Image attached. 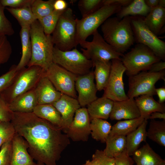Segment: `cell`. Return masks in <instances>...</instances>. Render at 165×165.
<instances>
[{"label":"cell","mask_w":165,"mask_h":165,"mask_svg":"<svg viewBox=\"0 0 165 165\" xmlns=\"http://www.w3.org/2000/svg\"><path fill=\"white\" fill-rule=\"evenodd\" d=\"M16 132L28 145L29 154L37 163L56 165L69 138L60 128L39 118L33 112H13L10 121Z\"/></svg>","instance_id":"1"},{"label":"cell","mask_w":165,"mask_h":165,"mask_svg":"<svg viewBox=\"0 0 165 165\" xmlns=\"http://www.w3.org/2000/svg\"><path fill=\"white\" fill-rule=\"evenodd\" d=\"M101 29L105 41L119 53L123 54L135 42L130 16L109 17Z\"/></svg>","instance_id":"2"},{"label":"cell","mask_w":165,"mask_h":165,"mask_svg":"<svg viewBox=\"0 0 165 165\" xmlns=\"http://www.w3.org/2000/svg\"><path fill=\"white\" fill-rule=\"evenodd\" d=\"M30 34L32 53L27 66H37L46 71L53 62L54 45L51 35L45 34L38 20L31 25Z\"/></svg>","instance_id":"3"},{"label":"cell","mask_w":165,"mask_h":165,"mask_svg":"<svg viewBox=\"0 0 165 165\" xmlns=\"http://www.w3.org/2000/svg\"><path fill=\"white\" fill-rule=\"evenodd\" d=\"M77 19L71 8H68L63 11L52 34L54 46L63 51L76 47Z\"/></svg>","instance_id":"4"},{"label":"cell","mask_w":165,"mask_h":165,"mask_svg":"<svg viewBox=\"0 0 165 165\" xmlns=\"http://www.w3.org/2000/svg\"><path fill=\"white\" fill-rule=\"evenodd\" d=\"M19 71L12 83L0 94L8 105L18 96L35 88L45 71L37 66Z\"/></svg>","instance_id":"5"},{"label":"cell","mask_w":165,"mask_h":165,"mask_svg":"<svg viewBox=\"0 0 165 165\" xmlns=\"http://www.w3.org/2000/svg\"><path fill=\"white\" fill-rule=\"evenodd\" d=\"M120 60L129 77L148 71L153 64L161 60L148 47L139 43L128 53L123 54Z\"/></svg>","instance_id":"6"},{"label":"cell","mask_w":165,"mask_h":165,"mask_svg":"<svg viewBox=\"0 0 165 165\" xmlns=\"http://www.w3.org/2000/svg\"><path fill=\"white\" fill-rule=\"evenodd\" d=\"M122 6L118 4L103 5L91 14L79 20L77 19L76 42L77 45L93 35L98 27L113 15L118 13Z\"/></svg>","instance_id":"7"},{"label":"cell","mask_w":165,"mask_h":165,"mask_svg":"<svg viewBox=\"0 0 165 165\" xmlns=\"http://www.w3.org/2000/svg\"><path fill=\"white\" fill-rule=\"evenodd\" d=\"M53 62L78 76L89 73L93 67L92 61L88 59L76 47L63 51L54 46Z\"/></svg>","instance_id":"8"},{"label":"cell","mask_w":165,"mask_h":165,"mask_svg":"<svg viewBox=\"0 0 165 165\" xmlns=\"http://www.w3.org/2000/svg\"><path fill=\"white\" fill-rule=\"evenodd\" d=\"M135 41L146 46L161 60H165V42L160 39L145 24L144 17L130 16Z\"/></svg>","instance_id":"9"},{"label":"cell","mask_w":165,"mask_h":165,"mask_svg":"<svg viewBox=\"0 0 165 165\" xmlns=\"http://www.w3.org/2000/svg\"><path fill=\"white\" fill-rule=\"evenodd\" d=\"M129 77V98L146 95L153 96L156 94V83L160 79L165 80V70L157 72H141Z\"/></svg>","instance_id":"10"},{"label":"cell","mask_w":165,"mask_h":165,"mask_svg":"<svg viewBox=\"0 0 165 165\" xmlns=\"http://www.w3.org/2000/svg\"><path fill=\"white\" fill-rule=\"evenodd\" d=\"M91 41L86 40L79 44L82 54L92 62L96 61H111L120 59L123 54L117 52L107 42L97 30L93 34Z\"/></svg>","instance_id":"11"},{"label":"cell","mask_w":165,"mask_h":165,"mask_svg":"<svg viewBox=\"0 0 165 165\" xmlns=\"http://www.w3.org/2000/svg\"><path fill=\"white\" fill-rule=\"evenodd\" d=\"M111 62L110 74L105 88L103 97L113 101H123L129 98L126 94L123 82V74L126 69L120 59H113Z\"/></svg>","instance_id":"12"},{"label":"cell","mask_w":165,"mask_h":165,"mask_svg":"<svg viewBox=\"0 0 165 165\" xmlns=\"http://www.w3.org/2000/svg\"><path fill=\"white\" fill-rule=\"evenodd\" d=\"M45 73L57 91L77 99L75 84L78 75L53 62Z\"/></svg>","instance_id":"13"},{"label":"cell","mask_w":165,"mask_h":165,"mask_svg":"<svg viewBox=\"0 0 165 165\" xmlns=\"http://www.w3.org/2000/svg\"><path fill=\"white\" fill-rule=\"evenodd\" d=\"M90 119L87 108L81 107L76 111L66 133L75 141H86L91 133Z\"/></svg>","instance_id":"14"},{"label":"cell","mask_w":165,"mask_h":165,"mask_svg":"<svg viewBox=\"0 0 165 165\" xmlns=\"http://www.w3.org/2000/svg\"><path fill=\"white\" fill-rule=\"evenodd\" d=\"M94 72L78 76L75 82V89L78 93L77 100L82 107H84L97 99V91L94 82Z\"/></svg>","instance_id":"15"},{"label":"cell","mask_w":165,"mask_h":165,"mask_svg":"<svg viewBox=\"0 0 165 165\" xmlns=\"http://www.w3.org/2000/svg\"><path fill=\"white\" fill-rule=\"evenodd\" d=\"M52 104L61 115V130L66 134L76 111L81 107L77 99L63 94L58 100Z\"/></svg>","instance_id":"16"},{"label":"cell","mask_w":165,"mask_h":165,"mask_svg":"<svg viewBox=\"0 0 165 165\" xmlns=\"http://www.w3.org/2000/svg\"><path fill=\"white\" fill-rule=\"evenodd\" d=\"M45 72L34 88L38 105L52 104L58 100L62 94L56 90Z\"/></svg>","instance_id":"17"},{"label":"cell","mask_w":165,"mask_h":165,"mask_svg":"<svg viewBox=\"0 0 165 165\" xmlns=\"http://www.w3.org/2000/svg\"><path fill=\"white\" fill-rule=\"evenodd\" d=\"M141 116L139 111L134 98L114 102L109 116L112 120L131 119Z\"/></svg>","instance_id":"18"},{"label":"cell","mask_w":165,"mask_h":165,"mask_svg":"<svg viewBox=\"0 0 165 165\" xmlns=\"http://www.w3.org/2000/svg\"><path fill=\"white\" fill-rule=\"evenodd\" d=\"M12 153L10 165H37L28 152L25 140L16 132L12 140Z\"/></svg>","instance_id":"19"},{"label":"cell","mask_w":165,"mask_h":165,"mask_svg":"<svg viewBox=\"0 0 165 165\" xmlns=\"http://www.w3.org/2000/svg\"><path fill=\"white\" fill-rule=\"evenodd\" d=\"M38 105L34 88L16 97L8 105L13 112H33Z\"/></svg>","instance_id":"20"},{"label":"cell","mask_w":165,"mask_h":165,"mask_svg":"<svg viewBox=\"0 0 165 165\" xmlns=\"http://www.w3.org/2000/svg\"><path fill=\"white\" fill-rule=\"evenodd\" d=\"M133 159L136 165H165V161L146 143L134 153Z\"/></svg>","instance_id":"21"},{"label":"cell","mask_w":165,"mask_h":165,"mask_svg":"<svg viewBox=\"0 0 165 165\" xmlns=\"http://www.w3.org/2000/svg\"><path fill=\"white\" fill-rule=\"evenodd\" d=\"M114 102L108 98H98L87 106V108L90 120L94 118L107 119L109 117Z\"/></svg>","instance_id":"22"},{"label":"cell","mask_w":165,"mask_h":165,"mask_svg":"<svg viewBox=\"0 0 165 165\" xmlns=\"http://www.w3.org/2000/svg\"><path fill=\"white\" fill-rule=\"evenodd\" d=\"M135 100L141 116L145 119H149L150 115L153 112L165 113L164 104L159 103L153 98V96L141 95L135 97Z\"/></svg>","instance_id":"23"},{"label":"cell","mask_w":165,"mask_h":165,"mask_svg":"<svg viewBox=\"0 0 165 165\" xmlns=\"http://www.w3.org/2000/svg\"><path fill=\"white\" fill-rule=\"evenodd\" d=\"M148 28L157 36L163 32L165 23V8L158 6L150 9L149 13L144 17Z\"/></svg>","instance_id":"24"},{"label":"cell","mask_w":165,"mask_h":165,"mask_svg":"<svg viewBox=\"0 0 165 165\" xmlns=\"http://www.w3.org/2000/svg\"><path fill=\"white\" fill-rule=\"evenodd\" d=\"M147 120L145 119L137 128L126 136V151L130 156L138 149L142 142L146 141Z\"/></svg>","instance_id":"25"},{"label":"cell","mask_w":165,"mask_h":165,"mask_svg":"<svg viewBox=\"0 0 165 165\" xmlns=\"http://www.w3.org/2000/svg\"><path fill=\"white\" fill-rule=\"evenodd\" d=\"M33 112L39 118L48 121L61 129V115L52 104L38 105Z\"/></svg>","instance_id":"26"},{"label":"cell","mask_w":165,"mask_h":165,"mask_svg":"<svg viewBox=\"0 0 165 165\" xmlns=\"http://www.w3.org/2000/svg\"><path fill=\"white\" fill-rule=\"evenodd\" d=\"M30 27H21L20 35L22 45V56L16 65V69L20 71L27 66L30 60L32 53L30 34Z\"/></svg>","instance_id":"27"},{"label":"cell","mask_w":165,"mask_h":165,"mask_svg":"<svg viewBox=\"0 0 165 165\" xmlns=\"http://www.w3.org/2000/svg\"><path fill=\"white\" fill-rule=\"evenodd\" d=\"M94 72L97 90H104L108 82L111 66V61H96L93 62Z\"/></svg>","instance_id":"28"},{"label":"cell","mask_w":165,"mask_h":165,"mask_svg":"<svg viewBox=\"0 0 165 165\" xmlns=\"http://www.w3.org/2000/svg\"><path fill=\"white\" fill-rule=\"evenodd\" d=\"M150 8L144 0H134L128 5L122 7L116 13L117 17L122 19L127 16H140L145 17L149 13Z\"/></svg>","instance_id":"29"},{"label":"cell","mask_w":165,"mask_h":165,"mask_svg":"<svg viewBox=\"0 0 165 165\" xmlns=\"http://www.w3.org/2000/svg\"><path fill=\"white\" fill-rule=\"evenodd\" d=\"M105 143L106 146L103 152L107 156L114 158L126 151L125 136L109 135Z\"/></svg>","instance_id":"30"},{"label":"cell","mask_w":165,"mask_h":165,"mask_svg":"<svg viewBox=\"0 0 165 165\" xmlns=\"http://www.w3.org/2000/svg\"><path fill=\"white\" fill-rule=\"evenodd\" d=\"M112 128L111 124L105 120L94 118L90 121V134L97 141L105 143Z\"/></svg>","instance_id":"31"},{"label":"cell","mask_w":165,"mask_h":165,"mask_svg":"<svg viewBox=\"0 0 165 165\" xmlns=\"http://www.w3.org/2000/svg\"><path fill=\"white\" fill-rule=\"evenodd\" d=\"M145 119L140 116L136 119L119 121L112 126L109 135L126 136L137 128Z\"/></svg>","instance_id":"32"},{"label":"cell","mask_w":165,"mask_h":165,"mask_svg":"<svg viewBox=\"0 0 165 165\" xmlns=\"http://www.w3.org/2000/svg\"><path fill=\"white\" fill-rule=\"evenodd\" d=\"M147 131V137L159 145L165 146V120L151 119Z\"/></svg>","instance_id":"33"},{"label":"cell","mask_w":165,"mask_h":165,"mask_svg":"<svg viewBox=\"0 0 165 165\" xmlns=\"http://www.w3.org/2000/svg\"><path fill=\"white\" fill-rule=\"evenodd\" d=\"M18 21L21 27H30L36 20L31 8V7H26L20 8H6Z\"/></svg>","instance_id":"34"},{"label":"cell","mask_w":165,"mask_h":165,"mask_svg":"<svg viewBox=\"0 0 165 165\" xmlns=\"http://www.w3.org/2000/svg\"><path fill=\"white\" fill-rule=\"evenodd\" d=\"M55 1L34 0L31 8L37 20L46 16L53 12L54 10L53 4Z\"/></svg>","instance_id":"35"},{"label":"cell","mask_w":165,"mask_h":165,"mask_svg":"<svg viewBox=\"0 0 165 165\" xmlns=\"http://www.w3.org/2000/svg\"><path fill=\"white\" fill-rule=\"evenodd\" d=\"M64 11L54 10L48 15L38 20L42 25L45 34L47 35L52 34L60 16Z\"/></svg>","instance_id":"36"},{"label":"cell","mask_w":165,"mask_h":165,"mask_svg":"<svg viewBox=\"0 0 165 165\" xmlns=\"http://www.w3.org/2000/svg\"><path fill=\"white\" fill-rule=\"evenodd\" d=\"M103 6L102 0H80L78 4L82 18L93 13Z\"/></svg>","instance_id":"37"},{"label":"cell","mask_w":165,"mask_h":165,"mask_svg":"<svg viewBox=\"0 0 165 165\" xmlns=\"http://www.w3.org/2000/svg\"><path fill=\"white\" fill-rule=\"evenodd\" d=\"M16 133L10 122L0 121V149L4 143L12 140Z\"/></svg>","instance_id":"38"},{"label":"cell","mask_w":165,"mask_h":165,"mask_svg":"<svg viewBox=\"0 0 165 165\" xmlns=\"http://www.w3.org/2000/svg\"><path fill=\"white\" fill-rule=\"evenodd\" d=\"M12 51L11 45L7 36L0 35V67L9 61Z\"/></svg>","instance_id":"39"},{"label":"cell","mask_w":165,"mask_h":165,"mask_svg":"<svg viewBox=\"0 0 165 165\" xmlns=\"http://www.w3.org/2000/svg\"><path fill=\"white\" fill-rule=\"evenodd\" d=\"M5 8L0 2V35L11 36L15 32L11 23L5 14Z\"/></svg>","instance_id":"40"},{"label":"cell","mask_w":165,"mask_h":165,"mask_svg":"<svg viewBox=\"0 0 165 165\" xmlns=\"http://www.w3.org/2000/svg\"><path fill=\"white\" fill-rule=\"evenodd\" d=\"M16 65H13L9 70L0 76V93L8 88L13 82L19 71Z\"/></svg>","instance_id":"41"},{"label":"cell","mask_w":165,"mask_h":165,"mask_svg":"<svg viewBox=\"0 0 165 165\" xmlns=\"http://www.w3.org/2000/svg\"><path fill=\"white\" fill-rule=\"evenodd\" d=\"M12 153V141L3 145L0 149V165H10Z\"/></svg>","instance_id":"42"},{"label":"cell","mask_w":165,"mask_h":165,"mask_svg":"<svg viewBox=\"0 0 165 165\" xmlns=\"http://www.w3.org/2000/svg\"><path fill=\"white\" fill-rule=\"evenodd\" d=\"M92 159L97 165H116L114 158L106 156L103 151L97 149L93 155Z\"/></svg>","instance_id":"43"},{"label":"cell","mask_w":165,"mask_h":165,"mask_svg":"<svg viewBox=\"0 0 165 165\" xmlns=\"http://www.w3.org/2000/svg\"><path fill=\"white\" fill-rule=\"evenodd\" d=\"M34 0H0L4 7L9 6L13 8H20L31 7Z\"/></svg>","instance_id":"44"},{"label":"cell","mask_w":165,"mask_h":165,"mask_svg":"<svg viewBox=\"0 0 165 165\" xmlns=\"http://www.w3.org/2000/svg\"><path fill=\"white\" fill-rule=\"evenodd\" d=\"M13 113L0 94V121L10 122Z\"/></svg>","instance_id":"45"},{"label":"cell","mask_w":165,"mask_h":165,"mask_svg":"<svg viewBox=\"0 0 165 165\" xmlns=\"http://www.w3.org/2000/svg\"><path fill=\"white\" fill-rule=\"evenodd\" d=\"M116 165H133L134 163L133 159L126 151L114 158Z\"/></svg>","instance_id":"46"},{"label":"cell","mask_w":165,"mask_h":165,"mask_svg":"<svg viewBox=\"0 0 165 165\" xmlns=\"http://www.w3.org/2000/svg\"><path fill=\"white\" fill-rule=\"evenodd\" d=\"M132 0H102L103 5L118 4L122 7H125L129 4Z\"/></svg>","instance_id":"47"},{"label":"cell","mask_w":165,"mask_h":165,"mask_svg":"<svg viewBox=\"0 0 165 165\" xmlns=\"http://www.w3.org/2000/svg\"><path fill=\"white\" fill-rule=\"evenodd\" d=\"M165 62L160 61L153 64L148 71L152 72H157L165 70Z\"/></svg>","instance_id":"48"},{"label":"cell","mask_w":165,"mask_h":165,"mask_svg":"<svg viewBox=\"0 0 165 165\" xmlns=\"http://www.w3.org/2000/svg\"><path fill=\"white\" fill-rule=\"evenodd\" d=\"M68 8V3L65 0H55L53 4L54 10L63 11Z\"/></svg>","instance_id":"49"},{"label":"cell","mask_w":165,"mask_h":165,"mask_svg":"<svg viewBox=\"0 0 165 165\" xmlns=\"http://www.w3.org/2000/svg\"><path fill=\"white\" fill-rule=\"evenodd\" d=\"M156 92L159 98L158 102L161 104H164L165 101V88L163 87L156 88Z\"/></svg>","instance_id":"50"},{"label":"cell","mask_w":165,"mask_h":165,"mask_svg":"<svg viewBox=\"0 0 165 165\" xmlns=\"http://www.w3.org/2000/svg\"><path fill=\"white\" fill-rule=\"evenodd\" d=\"M162 119L163 120H165V113L156 112L151 114L149 119Z\"/></svg>","instance_id":"51"},{"label":"cell","mask_w":165,"mask_h":165,"mask_svg":"<svg viewBox=\"0 0 165 165\" xmlns=\"http://www.w3.org/2000/svg\"><path fill=\"white\" fill-rule=\"evenodd\" d=\"M159 0H145V2L150 9L158 6Z\"/></svg>","instance_id":"52"},{"label":"cell","mask_w":165,"mask_h":165,"mask_svg":"<svg viewBox=\"0 0 165 165\" xmlns=\"http://www.w3.org/2000/svg\"><path fill=\"white\" fill-rule=\"evenodd\" d=\"M82 165H97L94 160H88Z\"/></svg>","instance_id":"53"},{"label":"cell","mask_w":165,"mask_h":165,"mask_svg":"<svg viewBox=\"0 0 165 165\" xmlns=\"http://www.w3.org/2000/svg\"><path fill=\"white\" fill-rule=\"evenodd\" d=\"M158 6L162 8H165V0H159Z\"/></svg>","instance_id":"54"},{"label":"cell","mask_w":165,"mask_h":165,"mask_svg":"<svg viewBox=\"0 0 165 165\" xmlns=\"http://www.w3.org/2000/svg\"><path fill=\"white\" fill-rule=\"evenodd\" d=\"M37 165H44L43 164H42V163H37Z\"/></svg>","instance_id":"55"}]
</instances>
